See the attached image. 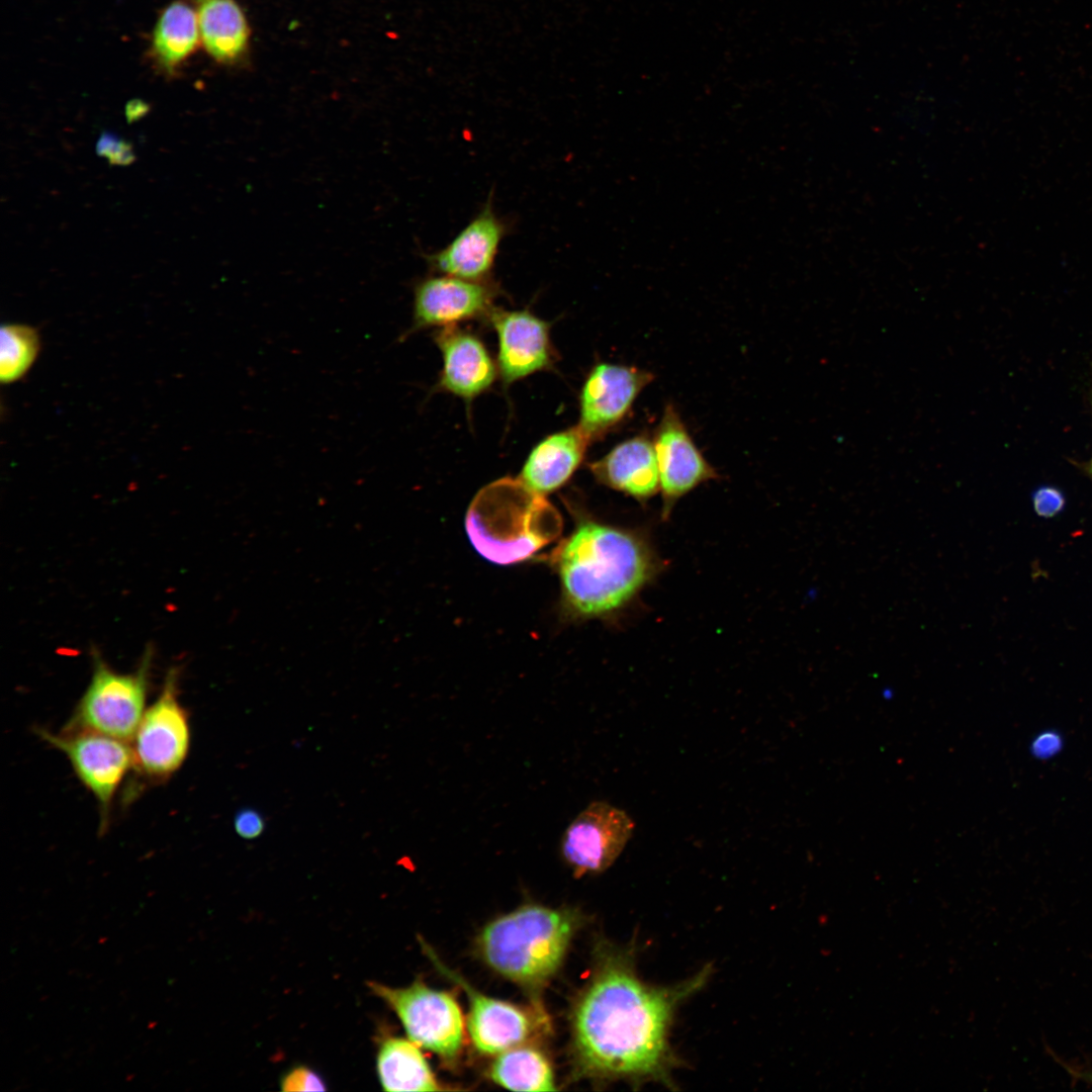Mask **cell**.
I'll return each instance as SVG.
<instances>
[{
    "label": "cell",
    "mask_w": 1092,
    "mask_h": 1092,
    "mask_svg": "<svg viewBox=\"0 0 1092 1092\" xmlns=\"http://www.w3.org/2000/svg\"><path fill=\"white\" fill-rule=\"evenodd\" d=\"M598 946L593 973L572 1011L577 1074L672 1088L673 1072L680 1065L669 1040L674 1015L705 986L711 968L674 986L656 987L637 975L633 948Z\"/></svg>",
    "instance_id": "6da1fadb"
},
{
    "label": "cell",
    "mask_w": 1092,
    "mask_h": 1092,
    "mask_svg": "<svg viewBox=\"0 0 1092 1092\" xmlns=\"http://www.w3.org/2000/svg\"><path fill=\"white\" fill-rule=\"evenodd\" d=\"M556 564L566 609L599 618L629 606L663 568L647 534L594 520L580 522Z\"/></svg>",
    "instance_id": "7a4b0ae2"
},
{
    "label": "cell",
    "mask_w": 1092,
    "mask_h": 1092,
    "mask_svg": "<svg viewBox=\"0 0 1092 1092\" xmlns=\"http://www.w3.org/2000/svg\"><path fill=\"white\" fill-rule=\"evenodd\" d=\"M580 922L572 910L527 904L486 924L476 939L477 952L500 976L538 989L562 965Z\"/></svg>",
    "instance_id": "3957f363"
},
{
    "label": "cell",
    "mask_w": 1092,
    "mask_h": 1092,
    "mask_svg": "<svg viewBox=\"0 0 1092 1092\" xmlns=\"http://www.w3.org/2000/svg\"><path fill=\"white\" fill-rule=\"evenodd\" d=\"M465 525L475 549L498 564L531 557L561 530L560 517L544 495L513 478L482 488L469 507Z\"/></svg>",
    "instance_id": "277c9868"
},
{
    "label": "cell",
    "mask_w": 1092,
    "mask_h": 1092,
    "mask_svg": "<svg viewBox=\"0 0 1092 1092\" xmlns=\"http://www.w3.org/2000/svg\"><path fill=\"white\" fill-rule=\"evenodd\" d=\"M92 656L91 680L65 730L94 731L128 742L146 711L152 648L131 673L114 671L96 651Z\"/></svg>",
    "instance_id": "5b68a950"
},
{
    "label": "cell",
    "mask_w": 1092,
    "mask_h": 1092,
    "mask_svg": "<svg viewBox=\"0 0 1092 1092\" xmlns=\"http://www.w3.org/2000/svg\"><path fill=\"white\" fill-rule=\"evenodd\" d=\"M370 989L395 1012L407 1037L445 1060L455 1059L463 1045L464 1020L456 999L421 980L404 988L369 983Z\"/></svg>",
    "instance_id": "8992f818"
},
{
    "label": "cell",
    "mask_w": 1092,
    "mask_h": 1092,
    "mask_svg": "<svg viewBox=\"0 0 1092 1092\" xmlns=\"http://www.w3.org/2000/svg\"><path fill=\"white\" fill-rule=\"evenodd\" d=\"M178 680L179 670L173 667L133 736V768L153 781L169 779L181 767L189 751L190 726L179 701Z\"/></svg>",
    "instance_id": "52a82bcc"
},
{
    "label": "cell",
    "mask_w": 1092,
    "mask_h": 1092,
    "mask_svg": "<svg viewBox=\"0 0 1092 1092\" xmlns=\"http://www.w3.org/2000/svg\"><path fill=\"white\" fill-rule=\"evenodd\" d=\"M37 735L61 750L77 777L95 797L106 824L113 798L126 774L134 767L127 741L88 730H63L56 734L38 728Z\"/></svg>",
    "instance_id": "ba28073f"
},
{
    "label": "cell",
    "mask_w": 1092,
    "mask_h": 1092,
    "mask_svg": "<svg viewBox=\"0 0 1092 1092\" xmlns=\"http://www.w3.org/2000/svg\"><path fill=\"white\" fill-rule=\"evenodd\" d=\"M654 374L635 366L600 362L586 375L578 398L577 428L592 443L619 428Z\"/></svg>",
    "instance_id": "9c48e42d"
},
{
    "label": "cell",
    "mask_w": 1092,
    "mask_h": 1092,
    "mask_svg": "<svg viewBox=\"0 0 1092 1092\" xmlns=\"http://www.w3.org/2000/svg\"><path fill=\"white\" fill-rule=\"evenodd\" d=\"M661 495V520L669 519L676 503L710 480L719 478L703 455L672 403L664 406L652 438Z\"/></svg>",
    "instance_id": "30bf717a"
},
{
    "label": "cell",
    "mask_w": 1092,
    "mask_h": 1092,
    "mask_svg": "<svg viewBox=\"0 0 1092 1092\" xmlns=\"http://www.w3.org/2000/svg\"><path fill=\"white\" fill-rule=\"evenodd\" d=\"M635 828L623 810L596 801L568 825L561 838V854L574 877L601 874L623 851Z\"/></svg>",
    "instance_id": "8fae6325"
},
{
    "label": "cell",
    "mask_w": 1092,
    "mask_h": 1092,
    "mask_svg": "<svg viewBox=\"0 0 1092 1092\" xmlns=\"http://www.w3.org/2000/svg\"><path fill=\"white\" fill-rule=\"evenodd\" d=\"M499 288L492 281H474L438 274L420 280L414 289L413 322L403 338L420 330L487 320Z\"/></svg>",
    "instance_id": "7c38bea8"
},
{
    "label": "cell",
    "mask_w": 1092,
    "mask_h": 1092,
    "mask_svg": "<svg viewBox=\"0 0 1092 1092\" xmlns=\"http://www.w3.org/2000/svg\"><path fill=\"white\" fill-rule=\"evenodd\" d=\"M427 953L436 968L465 992L469 1002L467 1029L479 1053L498 1055L523 1044L537 1031L541 1016L533 1010L480 993L445 966L429 947Z\"/></svg>",
    "instance_id": "4fadbf2b"
},
{
    "label": "cell",
    "mask_w": 1092,
    "mask_h": 1092,
    "mask_svg": "<svg viewBox=\"0 0 1092 1092\" xmlns=\"http://www.w3.org/2000/svg\"><path fill=\"white\" fill-rule=\"evenodd\" d=\"M487 321L496 334V365L505 386L553 367L556 355L549 323L527 308L496 307Z\"/></svg>",
    "instance_id": "5bb4252c"
},
{
    "label": "cell",
    "mask_w": 1092,
    "mask_h": 1092,
    "mask_svg": "<svg viewBox=\"0 0 1092 1092\" xmlns=\"http://www.w3.org/2000/svg\"><path fill=\"white\" fill-rule=\"evenodd\" d=\"M509 226L494 211L490 198L444 248L427 256L438 274L474 281L491 280L495 260Z\"/></svg>",
    "instance_id": "9a60e30c"
},
{
    "label": "cell",
    "mask_w": 1092,
    "mask_h": 1092,
    "mask_svg": "<svg viewBox=\"0 0 1092 1092\" xmlns=\"http://www.w3.org/2000/svg\"><path fill=\"white\" fill-rule=\"evenodd\" d=\"M443 366L436 388L470 403L494 383L498 369L481 339L458 325L439 328L434 334Z\"/></svg>",
    "instance_id": "2e32d148"
},
{
    "label": "cell",
    "mask_w": 1092,
    "mask_h": 1092,
    "mask_svg": "<svg viewBox=\"0 0 1092 1092\" xmlns=\"http://www.w3.org/2000/svg\"><path fill=\"white\" fill-rule=\"evenodd\" d=\"M588 467L599 483L639 504H646L659 492L655 449L648 435L639 434L620 442Z\"/></svg>",
    "instance_id": "e0dca14e"
},
{
    "label": "cell",
    "mask_w": 1092,
    "mask_h": 1092,
    "mask_svg": "<svg viewBox=\"0 0 1092 1092\" xmlns=\"http://www.w3.org/2000/svg\"><path fill=\"white\" fill-rule=\"evenodd\" d=\"M589 443L577 426L545 437L528 455L520 479L542 495L560 488L583 461Z\"/></svg>",
    "instance_id": "ac0fdd59"
},
{
    "label": "cell",
    "mask_w": 1092,
    "mask_h": 1092,
    "mask_svg": "<svg viewBox=\"0 0 1092 1092\" xmlns=\"http://www.w3.org/2000/svg\"><path fill=\"white\" fill-rule=\"evenodd\" d=\"M199 39L195 8L185 0H174L162 9L156 20L148 49L149 59L161 74L176 76L196 51Z\"/></svg>",
    "instance_id": "d6986e66"
},
{
    "label": "cell",
    "mask_w": 1092,
    "mask_h": 1092,
    "mask_svg": "<svg viewBox=\"0 0 1092 1092\" xmlns=\"http://www.w3.org/2000/svg\"><path fill=\"white\" fill-rule=\"evenodd\" d=\"M200 41L214 61L232 64L242 57L249 39L245 14L235 0H196Z\"/></svg>",
    "instance_id": "ffe728a7"
},
{
    "label": "cell",
    "mask_w": 1092,
    "mask_h": 1092,
    "mask_svg": "<svg viewBox=\"0 0 1092 1092\" xmlns=\"http://www.w3.org/2000/svg\"><path fill=\"white\" fill-rule=\"evenodd\" d=\"M419 1046L410 1038L395 1036L381 1041L376 1069L383 1090H443Z\"/></svg>",
    "instance_id": "44dd1931"
},
{
    "label": "cell",
    "mask_w": 1092,
    "mask_h": 1092,
    "mask_svg": "<svg viewBox=\"0 0 1092 1092\" xmlns=\"http://www.w3.org/2000/svg\"><path fill=\"white\" fill-rule=\"evenodd\" d=\"M497 1085L515 1091H555L547 1057L531 1045H517L497 1055L488 1071Z\"/></svg>",
    "instance_id": "7402d4cb"
},
{
    "label": "cell",
    "mask_w": 1092,
    "mask_h": 1092,
    "mask_svg": "<svg viewBox=\"0 0 1092 1092\" xmlns=\"http://www.w3.org/2000/svg\"><path fill=\"white\" fill-rule=\"evenodd\" d=\"M39 350L35 330L23 325H6L1 329L0 378L11 383L30 368Z\"/></svg>",
    "instance_id": "603a6c76"
},
{
    "label": "cell",
    "mask_w": 1092,
    "mask_h": 1092,
    "mask_svg": "<svg viewBox=\"0 0 1092 1092\" xmlns=\"http://www.w3.org/2000/svg\"><path fill=\"white\" fill-rule=\"evenodd\" d=\"M97 154L106 157L112 165H127L135 157L131 146L110 132H103L96 145Z\"/></svg>",
    "instance_id": "cb8c5ba5"
},
{
    "label": "cell",
    "mask_w": 1092,
    "mask_h": 1092,
    "mask_svg": "<svg viewBox=\"0 0 1092 1092\" xmlns=\"http://www.w3.org/2000/svg\"><path fill=\"white\" fill-rule=\"evenodd\" d=\"M1066 499L1064 493L1057 487L1043 485L1032 493V506L1037 516L1053 518L1064 509Z\"/></svg>",
    "instance_id": "d4e9b609"
},
{
    "label": "cell",
    "mask_w": 1092,
    "mask_h": 1092,
    "mask_svg": "<svg viewBox=\"0 0 1092 1092\" xmlns=\"http://www.w3.org/2000/svg\"><path fill=\"white\" fill-rule=\"evenodd\" d=\"M282 1091H323V1079L306 1067H296L284 1075L280 1082Z\"/></svg>",
    "instance_id": "484cf974"
},
{
    "label": "cell",
    "mask_w": 1092,
    "mask_h": 1092,
    "mask_svg": "<svg viewBox=\"0 0 1092 1092\" xmlns=\"http://www.w3.org/2000/svg\"><path fill=\"white\" fill-rule=\"evenodd\" d=\"M266 821L256 809L244 808L235 816V830L246 840L258 838L265 830Z\"/></svg>",
    "instance_id": "4316f807"
},
{
    "label": "cell",
    "mask_w": 1092,
    "mask_h": 1092,
    "mask_svg": "<svg viewBox=\"0 0 1092 1092\" xmlns=\"http://www.w3.org/2000/svg\"><path fill=\"white\" fill-rule=\"evenodd\" d=\"M1063 747V738L1054 730L1037 734L1030 744L1031 754L1038 759H1049L1057 755Z\"/></svg>",
    "instance_id": "83f0119b"
},
{
    "label": "cell",
    "mask_w": 1092,
    "mask_h": 1092,
    "mask_svg": "<svg viewBox=\"0 0 1092 1092\" xmlns=\"http://www.w3.org/2000/svg\"><path fill=\"white\" fill-rule=\"evenodd\" d=\"M1075 1075H1077L1078 1077H1081L1083 1080H1085L1088 1083L1092 1084V1072H1089V1073L1088 1072H1085V1073H1076L1075 1072Z\"/></svg>",
    "instance_id": "f1b7e54d"
},
{
    "label": "cell",
    "mask_w": 1092,
    "mask_h": 1092,
    "mask_svg": "<svg viewBox=\"0 0 1092 1092\" xmlns=\"http://www.w3.org/2000/svg\"><path fill=\"white\" fill-rule=\"evenodd\" d=\"M1088 469H1089V472H1090V474H1091V476H1092V459H1091V461H1090V463H1089V467H1088Z\"/></svg>",
    "instance_id": "f546056e"
}]
</instances>
